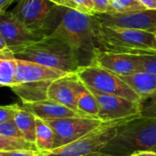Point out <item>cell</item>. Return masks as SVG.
I'll return each instance as SVG.
<instances>
[{
    "label": "cell",
    "mask_w": 156,
    "mask_h": 156,
    "mask_svg": "<svg viewBox=\"0 0 156 156\" xmlns=\"http://www.w3.org/2000/svg\"><path fill=\"white\" fill-rule=\"evenodd\" d=\"M0 152H35L40 153L35 143L25 138H12L0 135Z\"/></svg>",
    "instance_id": "ffe728a7"
},
{
    "label": "cell",
    "mask_w": 156,
    "mask_h": 156,
    "mask_svg": "<svg viewBox=\"0 0 156 156\" xmlns=\"http://www.w3.org/2000/svg\"><path fill=\"white\" fill-rule=\"evenodd\" d=\"M141 115L156 117V94L144 98L141 101Z\"/></svg>",
    "instance_id": "d4e9b609"
},
{
    "label": "cell",
    "mask_w": 156,
    "mask_h": 156,
    "mask_svg": "<svg viewBox=\"0 0 156 156\" xmlns=\"http://www.w3.org/2000/svg\"><path fill=\"white\" fill-rule=\"evenodd\" d=\"M146 10L139 0H112L110 12L112 13H133Z\"/></svg>",
    "instance_id": "603a6c76"
},
{
    "label": "cell",
    "mask_w": 156,
    "mask_h": 156,
    "mask_svg": "<svg viewBox=\"0 0 156 156\" xmlns=\"http://www.w3.org/2000/svg\"><path fill=\"white\" fill-rule=\"evenodd\" d=\"M35 144L41 154L53 150L55 144V134L53 130L44 120L37 117L36 119Z\"/></svg>",
    "instance_id": "d6986e66"
},
{
    "label": "cell",
    "mask_w": 156,
    "mask_h": 156,
    "mask_svg": "<svg viewBox=\"0 0 156 156\" xmlns=\"http://www.w3.org/2000/svg\"><path fill=\"white\" fill-rule=\"evenodd\" d=\"M57 5L49 0H19L11 11L32 32L47 36V22Z\"/></svg>",
    "instance_id": "ba28073f"
},
{
    "label": "cell",
    "mask_w": 156,
    "mask_h": 156,
    "mask_svg": "<svg viewBox=\"0 0 156 156\" xmlns=\"http://www.w3.org/2000/svg\"><path fill=\"white\" fill-rule=\"evenodd\" d=\"M92 28L98 50L140 55L156 51L155 34L148 31L107 27L93 18Z\"/></svg>",
    "instance_id": "7a4b0ae2"
},
{
    "label": "cell",
    "mask_w": 156,
    "mask_h": 156,
    "mask_svg": "<svg viewBox=\"0 0 156 156\" xmlns=\"http://www.w3.org/2000/svg\"><path fill=\"white\" fill-rule=\"evenodd\" d=\"M68 74L70 73H67L39 63L16 58V84L38 81H53Z\"/></svg>",
    "instance_id": "5bb4252c"
},
{
    "label": "cell",
    "mask_w": 156,
    "mask_h": 156,
    "mask_svg": "<svg viewBox=\"0 0 156 156\" xmlns=\"http://www.w3.org/2000/svg\"><path fill=\"white\" fill-rule=\"evenodd\" d=\"M152 151H154V152H155L156 153V146L154 147V149H153V150H152Z\"/></svg>",
    "instance_id": "d590c367"
},
{
    "label": "cell",
    "mask_w": 156,
    "mask_h": 156,
    "mask_svg": "<svg viewBox=\"0 0 156 156\" xmlns=\"http://www.w3.org/2000/svg\"><path fill=\"white\" fill-rule=\"evenodd\" d=\"M49 1L55 4L57 6H62L64 8H71L77 10L73 0H49Z\"/></svg>",
    "instance_id": "4dcf8cb0"
},
{
    "label": "cell",
    "mask_w": 156,
    "mask_h": 156,
    "mask_svg": "<svg viewBox=\"0 0 156 156\" xmlns=\"http://www.w3.org/2000/svg\"><path fill=\"white\" fill-rule=\"evenodd\" d=\"M78 109L86 117L99 119V104L93 93L85 86L78 100Z\"/></svg>",
    "instance_id": "44dd1931"
},
{
    "label": "cell",
    "mask_w": 156,
    "mask_h": 156,
    "mask_svg": "<svg viewBox=\"0 0 156 156\" xmlns=\"http://www.w3.org/2000/svg\"><path fill=\"white\" fill-rule=\"evenodd\" d=\"M36 119L37 117L22 106L18 108L14 122L22 133L25 139L29 142H36Z\"/></svg>",
    "instance_id": "ac0fdd59"
},
{
    "label": "cell",
    "mask_w": 156,
    "mask_h": 156,
    "mask_svg": "<svg viewBox=\"0 0 156 156\" xmlns=\"http://www.w3.org/2000/svg\"><path fill=\"white\" fill-rule=\"evenodd\" d=\"M154 34H155V39H156V32H155V33H154Z\"/></svg>",
    "instance_id": "74e56055"
},
{
    "label": "cell",
    "mask_w": 156,
    "mask_h": 156,
    "mask_svg": "<svg viewBox=\"0 0 156 156\" xmlns=\"http://www.w3.org/2000/svg\"><path fill=\"white\" fill-rule=\"evenodd\" d=\"M76 73L85 86L98 91L121 96L137 102H141L143 100L119 76L97 65L90 64L80 67Z\"/></svg>",
    "instance_id": "8992f818"
},
{
    "label": "cell",
    "mask_w": 156,
    "mask_h": 156,
    "mask_svg": "<svg viewBox=\"0 0 156 156\" xmlns=\"http://www.w3.org/2000/svg\"><path fill=\"white\" fill-rule=\"evenodd\" d=\"M0 135L12 138H24L22 133L14 121L0 123Z\"/></svg>",
    "instance_id": "cb8c5ba5"
},
{
    "label": "cell",
    "mask_w": 156,
    "mask_h": 156,
    "mask_svg": "<svg viewBox=\"0 0 156 156\" xmlns=\"http://www.w3.org/2000/svg\"><path fill=\"white\" fill-rule=\"evenodd\" d=\"M133 118L134 117L112 122H103L95 130L82 136L79 140L65 146L53 149L48 153H43L41 156H81L101 152L107 144L115 136L117 129Z\"/></svg>",
    "instance_id": "5b68a950"
},
{
    "label": "cell",
    "mask_w": 156,
    "mask_h": 156,
    "mask_svg": "<svg viewBox=\"0 0 156 156\" xmlns=\"http://www.w3.org/2000/svg\"><path fill=\"white\" fill-rule=\"evenodd\" d=\"M134 156H156V153L154 151H140L133 154Z\"/></svg>",
    "instance_id": "836d02e7"
},
{
    "label": "cell",
    "mask_w": 156,
    "mask_h": 156,
    "mask_svg": "<svg viewBox=\"0 0 156 156\" xmlns=\"http://www.w3.org/2000/svg\"><path fill=\"white\" fill-rule=\"evenodd\" d=\"M52 81H38L18 83L11 88L13 92L16 94L23 104L38 102L48 100V91Z\"/></svg>",
    "instance_id": "2e32d148"
},
{
    "label": "cell",
    "mask_w": 156,
    "mask_h": 156,
    "mask_svg": "<svg viewBox=\"0 0 156 156\" xmlns=\"http://www.w3.org/2000/svg\"><path fill=\"white\" fill-rule=\"evenodd\" d=\"M20 106L18 104L11 105H2L0 108V123L14 121L16 111Z\"/></svg>",
    "instance_id": "4316f807"
},
{
    "label": "cell",
    "mask_w": 156,
    "mask_h": 156,
    "mask_svg": "<svg viewBox=\"0 0 156 156\" xmlns=\"http://www.w3.org/2000/svg\"><path fill=\"white\" fill-rule=\"evenodd\" d=\"M15 1H19V0H0V13L6 12L7 7Z\"/></svg>",
    "instance_id": "d6a6232c"
},
{
    "label": "cell",
    "mask_w": 156,
    "mask_h": 156,
    "mask_svg": "<svg viewBox=\"0 0 156 156\" xmlns=\"http://www.w3.org/2000/svg\"><path fill=\"white\" fill-rule=\"evenodd\" d=\"M87 88L93 93L98 101L99 119L102 122H112L141 115V102Z\"/></svg>",
    "instance_id": "9c48e42d"
},
{
    "label": "cell",
    "mask_w": 156,
    "mask_h": 156,
    "mask_svg": "<svg viewBox=\"0 0 156 156\" xmlns=\"http://www.w3.org/2000/svg\"><path fill=\"white\" fill-rule=\"evenodd\" d=\"M119 77L140 95L143 100L156 94V74L143 71L133 75Z\"/></svg>",
    "instance_id": "e0dca14e"
},
{
    "label": "cell",
    "mask_w": 156,
    "mask_h": 156,
    "mask_svg": "<svg viewBox=\"0 0 156 156\" xmlns=\"http://www.w3.org/2000/svg\"><path fill=\"white\" fill-rule=\"evenodd\" d=\"M156 146V117L137 116L121 125L115 136L101 150L114 156H128Z\"/></svg>",
    "instance_id": "277c9868"
},
{
    "label": "cell",
    "mask_w": 156,
    "mask_h": 156,
    "mask_svg": "<svg viewBox=\"0 0 156 156\" xmlns=\"http://www.w3.org/2000/svg\"><path fill=\"white\" fill-rule=\"evenodd\" d=\"M91 64L103 68L117 76H128L143 72V63L139 55L96 50Z\"/></svg>",
    "instance_id": "8fae6325"
},
{
    "label": "cell",
    "mask_w": 156,
    "mask_h": 156,
    "mask_svg": "<svg viewBox=\"0 0 156 156\" xmlns=\"http://www.w3.org/2000/svg\"><path fill=\"white\" fill-rule=\"evenodd\" d=\"M78 11L87 14L89 16H93L95 11V5L92 0H73Z\"/></svg>",
    "instance_id": "83f0119b"
},
{
    "label": "cell",
    "mask_w": 156,
    "mask_h": 156,
    "mask_svg": "<svg viewBox=\"0 0 156 156\" xmlns=\"http://www.w3.org/2000/svg\"><path fill=\"white\" fill-rule=\"evenodd\" d=\"M93 18L107 27L156 32V9L133 13H95Z\"/></svg>",
    "instance_id": "30bf717a"
},
{
    "label": "cell",
    "mask_w": 156,
    "mask_h": 156,
    "mask_svg": "<svg viewBox=\"0 0 156 156\" xmlns=\"http://www.w3.org/2000/svg\"><path fill=\"white\" fill-rule=\"evenodd\" d=\"M81 156H114V155L108 154H105V153H102V152H96V153H92V154H86V155H81Z\"/></svg>",
    "instance_id": "e575fe53"
},
{
    "label": "cell",
    "mask_w": 156,
    "mask_h": 156,
    "mask_svg": "<svg viewBox=\"0 0 156 156\" xmlns=\"http://www.w3.org/2000/svg\"><path fill=\"white\" fill-rule=\"evenodd\" d=\"M22 107L42 120H57L70 117H85L77 112L51 100L33 103H22Z\"/></svg>",
    "instance_id": "9a60e30c"
},
{
    "label": "cell",
    "mask_w": 156,
    "mask_h": 156,
    "mask_svg": "<svg viewBox=\"0 0 156 156\" xmlns=\"http://www.w3.org/2000/svg\"><path fill=\"white\" fill-rule=\"evenodd\" d=\"M139 56L142 59L144 71L156 74V51L145 52Z\"/></svg>",
    "instance_id": "484cf974"
},
{
    "label": "cell",
    "mask_w": 156,
    "mask_h": 156,
    "mask_svg": "<svg viewBox=\"0 0 156 156\" xmlns=\"http://www.w3.org/2000/svg\"><path fill=\"white\" fill-rule=\"evenodd\" d=\"M49 35L68 43L77 53L81 67L91 64L97 48L90 16L65 8L60 21Z\"/></svg>",
    "instance_id": "3957f363"
},
{
    "label": "cell",
    "mask_w": 156,
    "mask_h": 156,
    "mask_svg": "<svg viewBox=\"0 0 156 156\" xmlns=\"http://www.w3.org/2000/svg\"><path fill=\"white\" fill-rule=\"evenodd\" d=\"M11 51L16 58L39 63L67 73H76L81 67L75 50L62 39L51 35Z\"/></svg>",
    "instance_id": "6da1fadb"
},
{
    "label": "cell",
    "mask_w": 156,
    "mask_h": 156,
    "mask_svg": "<svg viewBox=\"0 0 156 156\" xmlns=\"http://www.w3.org/2000/svg\"><path fill=\"white\" fill-rule=\"evenodd\" d=\"M128 156H134L133 154H131V155H128Z\"/></svg>",
    "instance_id": "8d00e7d4"
},
{
    "label": "cell",
    "mask_w": 156,
    "mask_h": 156,
    "mask_svg": "<svg viewBox=\"0 0 156 156\" xmlns=\"http://www.w3.org/2000/svg\"><path fill=\"white\" fill-rule=\"evenodd\" d=\"M45 121V120H44ZM55 134L54 149L69 144L99 127L103 122L90 117H70L45 121Z\"/></svg>",
    "instance_id": "52a82bcc"
},
{
    "label": "cell",
    "mask_w": 156,
    "mask_h": 156,
    "mask_svg": "<svg viewBox=\"0 0 156 156\" xmlns=\"http://www.w3.org/2000/svg\"><path fill=\"white\" fill-rule=\"evenodd\" d=\"M84 89L85 85L77 73H70L51 82L48 97V100L58 102L84 116L78 109L79 96Z\"/></svg>",
    "instance_id": "7c38bea8"
},
{
    "label": "cell",
    "mask_w": 156,
    "mask_h": 156,
    "mask_svg": "<svg viewBox=\"0 0 156 156\" xmlns=\"http://www.w3.org/2000/svg\"><path fill=\"white\" fill-rule=\"evenodd\" d=\"M0 156H41V153H35V152H0Z\"/></svg>",
    "instance_id": "f546056e"
},
{
    "label": "cell",
    "mask_w": 156,
    "mask_h": 156,
    "mask_svg": "<svg viewBox=\"0 0 156 156\" xmlns=\"http://www.w3.org/2000/svg\"><path fill=\"white\" fill-rule=\"evenodd\" d=\"M16 58H0V84L3 87L12 88L16 84Z\"/></svg>",
    "instance_id": "7402d4cb"
},
{
    "label": "cell",
    "mask_w": 156,
    "mask_h": 156,
    "mask_svg": "<svg viewBox=\"0 0 156 156\" xmlns=\"http://www.w3.org/2000/svg\"><path fill=\"white\" fill-rule=\"evenodd\" d=\"M95 5L96 13H107L110 12L112 0H92Z\"/></svg>",
    "instance_id": "f1b7e54d"
},
{
    "label": "cell",
    "mask_w": 156,
    "mask_h": 156,
    "mask_svg": "<svg viewBox=\"0 0 156 156\" xmlns=\"http://www.w3.org/2000/svg\"><path fill=\"white\" fill-rule=\"evenodd\" d=\"M139 2L148 10L156 9V0H139Z\"/></svg>",
    "instance_id": "1f68e13d"
},
{
    "label": "cell",
    "mask_w": 156,
    "mask_h": 156,
    "mask_svg": "<svg viewBox=\"0 0 156 156\" xmlns=\"http://www.w3.org/2000/svg\"><path fill=\"white\" fill-rule=\"evenodd\" d=\"M0 35L5 38L10 50L36 42L45 36L29 30L12 12L0 13Z\"/></svg>",
    "instance_id": "4fadbf2b"
}]
</instances>
